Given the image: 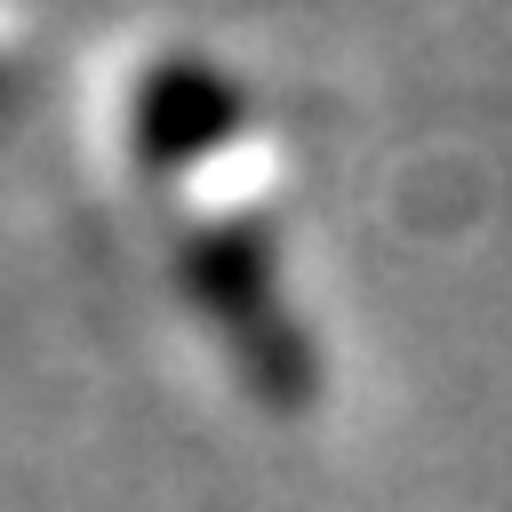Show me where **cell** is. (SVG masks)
I'll return each instance as SVG.
<instances>
[{
	"label": "cell",
	"instance_id": "6da1fadb",
	"mask_svg": "<svg viewBox=\"0 0 512 512\" xmlns=\"http://www.w3.org/2000/svg\"><path fill=\"white\" fill-rule=\"evenodd\" d=\"M240 120V96L224 80H208L200 64H160L136 96V144L160 160V152H200L216 144V128Z\"/></svg>",
	"mask_w": 512,
	"mask_h": 512
}]
</instances>
